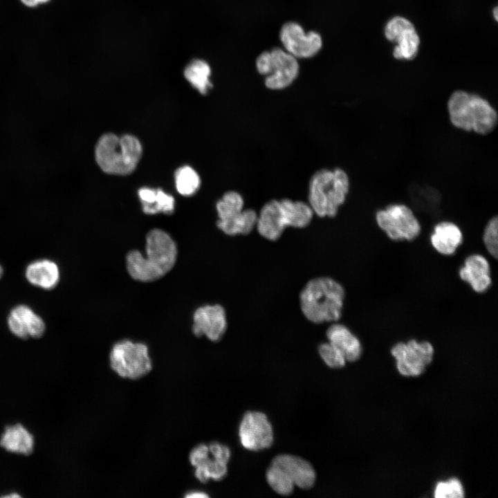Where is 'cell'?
Returning a JSON list of instances; mask_svg holds the SVG:
<instances>
[{"mask_svg":"<svg viewBox=\"0 0 498 498\" xmlns=\"http://www.w3.org/2000/svg\"><path fill=\"white\" fill-rule=\"evenodd\" d=\"M239 436L241 445L251 451L268 448L273 443L271 423L266 415L260 412H248L243 415Z\"/></svg>","mask_w":498,"mask_h":498,"instance_id":"30bf717a","label":"cell"},{"mask_svg":"<svg viewBox=\"0 0 498 498\" xmlns=\"http://www.w3.org/2000/svg\"><path fill=\"white\" fill-rule=\"evenodd\" d=\"M258 72L266 75L265 85L273 90L290 85L299 73V64L293 55L279 48L260 54L256 60Z\"/></svg>","mask_w":498,"mask_h":498,"instance_id":"52a82bcc","label":"cell"},{"mask_svg":"<svg viewBox=\"0 0 498 498\" xmlns=\"http://www.w3.org/2000/svg\"><path fill=\"white\" fill-rule=\"evenodd\" d=\"M319 353L326 365L333 369L343 367L347 360L342 353L329 342L321 344L318 348Z\"/></svg>","mask_w":498,"mask_h":498,"instance_id":"f546056e","label":"cell"},{"mask_svg":"<svg viewBox=\"0 0 498 498\" xmlns=\"http://www.w3.org/2000/svg\"><path fill=\"white\" fill-rule=\"evenodd\" d=\"M378 227L391 240L412 241L421 233V226L413 211L406 205L393 203L376 214Z\"/></svg>","mask_w":498,"mask_h":498,"instance_id":"ba28073f","label":"cell"},{"mask_svg":"<svg viewBox=\"0 0 498 498\" xmlns=\"http://www.w3.org/2000/svg\"><path fill=\"white\" fill-rule=\"evenodd\" d=\"M449 119L457 129L486 136L498 122L495 109L481 96L462 90L454 91L447 104Z\"/></svg>","mask_w":498,"mask_h":498,"instance_id":"7a4b0ae2","label":"cell"},{"mask_svg":"<svg viewBox=\"0 0 498 498\" xmlns=\"http://www.w3.org/2000/svg\"><path fill=\"white\" fill-rule=\"evenodd\" d=\"M210 75L209 64L199 59L192 60L184 70L185 79L202 95L207 94L208 90L212 87L210 80Z\"/></svg>","mask_w":498,"mask_h":498,"instance_id":"d4e9b609","label":"cell"},{"mask_svg":"<svg viewBox=\"0 0 498 498\" xmlns=\"http://www.w3.org/2000/svg\"><path fill=\"white\" fill-rule=\"evenodd\" d=\"M208 448L212 457L228 463L231 455L230 450L228 446L218 442H212L208 445Z\"/></svg>","mask_w":498,"mask_h":498,"instance_id":"836d02e7","label":"cell"},{"mask_svg":"<svg viewBox=\"0 0 498 498\" xmlns=\"http://www.w3.org/2000/svg\"><path fill=\"white\" fill-rule=\"evenodd\" d=\"M280 39L286 51L295 57L308 58L320 50V35L314 31L306 34L295 22H287L282 27Z\"/></svg>","mask_w":498,"mask_h":498,"instance_id":"7c38bea8","label":"cell"},{"mask_svg":"<svg viewBox=\"0 0 498 498\" xmlns=\"http://www.w3.org/2000/svg\"><path fill=\"white\" fill-rule=\"evenodd\" d=\"M257 212L252 209H243L232 219L223 222H216L217 227L225 234H248L256 227Z\"/></svg>","mask_w":498,"mask_h":498,"instance_id":"cb8c5ba5","label":"cell"},{"mask_svg":"<svg viewBox=\"0 0 498 498\" xmlns=\"http://www.w3.org/2000/svg\"><path fill=\"white\" fill-rule=\"evenodd\" d=\"M279 203L287 227L302 228L311 221L314 212L308 203L289 199H281Z\"/></svg>","mask_w":498,"mask_h":498,"instance_id":"603a6c76","label":"cell"},{"mask_svg":"<svg viewBox=\"0 0 498 498\" xmlns=\"http://www.w3.org/2000/svg\"><path fill=\"white\" fill-rule=\"evenodd\" d=\"M386 38L396 45L393 56L398 59H412L418 53L420 38L413 24L403 17H394L385 27Z\"/></svg>","mask_w":498,"mask_h":498,"instance_id":"8fae6325","label":"cell"},{"mask_svg":"<svg viewBox=\"0 0 498 498\" xmlns=\"http://www.w3.org/2000/svg\"><path fill=\"white\" fill-rule=\"evenodd\" d=\"M286 227L279 201L273 199L265 203L257 214L256 228L259 234L276 241Z\"/></svg>","mask_w":498,"mask_h":498,"instance_id":"e0dca14e","label":"cell"},{"mask_svg":"<svg viewBox=\"0 0 498 498\" xmlns=\"http://www.w3.org/2000/svg\"><path fill=\"white\" fill-rule=\"evenodd\" d=\"M434 497L436 498H462L464 497V490L460 481L452 478L447 481L437 483L434 490Z\"/></svg>","mask_w":498,"mask_h":498,"instance_id":"4dcf8cb0","label":"cell"},{"mask_svg":"<svg viewBox=\"0 0 498 498\" xmlns=\"http://www.w3.org/2000/svg\"><path fill=\"white\" fill-rule=\"evenodd\" d=\"M344 296L342 286L332 278H314L306 283L300 293L301 309L313 323L337 322L342 316Z\"/></svg>","mask_w":498,"mask_h":498,"instance_id":"3957f363","label":"cell"},{"mask_svg":"<svg viewBox=\"0 0 498 498\" xmlns=\"http://www.w3.org/2000/svg\"><path fill=\"white\" fill-rule=\"evenodd\" d=\"M243 199L239 192H225L216 204L219 217L217 221L223 222L232 219L243 210Z\"/></svg>","mask_w":498,"mask_h":498,"instance_id":"484cf974","label":"cell"},{"mask_svg":"<svg viewBox=\"0 0 498 498\" xmlns=\"http://www.w3.org/2000/svg\"><path fill=\"white\" fill-rule=\"evenodd\" d=\"M483 242L488 253L495 257L498 256V219L492 217L486 225L483 233Z\"/></svg>","mask_w":498,"mask_h":498,"instance_id":"f1b7e54d","label":"cell"},{"mask_svg":"<svg viewBox=\"0 0 498 498\" xmlns=\"http://www.w3.org/2000/svg\"><path fill=\"white\" fill-rule=\"evenodd\" d=\"M174 178L176 190L181 195H192L200 187V177L190 166L178 168L175 172Z\"/></svg>","mask_w":498,"mask_h":498,"instance_id":"4316f807","label":"cell"},{"mask_svg":"<svg viewBox=\"0 0 498 498\" xmlns=\"http://www.w3.org/2000/svg\"><path fill=\"white\" fill-rule=\"evenodd\" d=\"M459 275L478 293H485L492 284L490 264L479 254H472L465 258L459 268Z\"/></svg>","mask_w":498,"mask_h":498,"instance_id":"9a60e30c","label":"cell"},{"mask_svg":"<svg viewBox=\"0 0 498 498\" xmlns=\"http://www.w3.org/2000/svg\"><path fill=\"white\" fill-rule=\"evenodd\" d=\"M20 497L21 496L19 495H18L17 493H15V492H12L11 494L10 493L9 495H5L2 496V497H5V498H6V497Z\"/></svg>","mask_w":498,"mask_h":498,"instance_id":"8d00e7d4","label":"cell"},{"mask_svg":"<svg viewBox=\"0 0 498 498\" xmlns=\"http://www.w3.org/2000/svg\"><path fill=\"white\" fill-rule=\"evenodd\" d=\"M326 337L347 361L353 362L360 359L362 351L360 341L346 326L333 324L326 331Z\"/></svg>","mask_w":498,"mask_h":498,"instance_id":"d6986e66","label":"cell"},{"mask_svg":"<svg viewBox=\"0 0 498 498\" xmlns=\"http://www.w3.org/2000/svg\"><path fill=\"white\" fill-rule=\"evenodd\" d=\"M33 434L21 424L8 425L1 434L0 445L10 452L29 455L34 449Z\"/></svg>","mask_w":498,"mask_h":498,"instance_id":"44dd1931","label":"cell"},{"mask_svg":"<svg viewBox=\"0 0 498 498\" xmlns=\"http://www.w3.org/2000/svg\"><path fill=\"white\" fill-rule=\"evenodd\" d=\"M497 12H498V11H497V7H495V8H494V10H493V14H494V17H495V19L496 21H497V17H498Z\"/></svg>","mask_w":498,"mask_h":498,"instance_id":"74e56055","label":"cell"},{"mask_svg":"<svg viewBox=\"0 0 498 498\" xmlns=\"http://www.w3.org/2000/svg\"><path fill=\"white\" fill-rule=\"evenodd\" d=\"M111 368L120 377L136 380L147 375L152 369L149 348L142 342L121 340L110 351Z\"/></svg>","mask_w":498,"mask_h":498,"instance_id":"8992f818","label":"cell"},{"mask_svg":"<svg viewBox=\"0 0 498 498\" xmlns=\"http://www.w3.org/2000/svg\"><path fill=\"white\" fill-rule=\"evenodd\" d=\"M463 233L460 228L451 221H441L436 224L430 240L435 250L443 255H452L462 243Z\"/></svg>","mask_w":498,"mask_h":498,"instance_id":"ac0fdd59","label":"cell"},{"mask_svg":"<svg viewBox=\"0 0 498 498\" xmlns=\"http://www.w3.org/2000/svg\"><path fill=\"white\" fill-rule=\"evenodd\" d=\"M50 0H21V1L28 7H36L40 4L47 3Z\"/></svg>","mask_w":498,"mask_h":498,"instance_id":"d590c367","label":"cell"},{"mask_svg":"<svg viewBox=\"0 0 498 498\" xmlns=\"http://www.w3.org/2000/svg\"><path fill=\"white\" fill-rule=\"evenodd\" d=\"M395 358L399 373L405 376H418L422 374L433 359L434 348L427 341L410 340L398 342L391 349Z\"/></svg>","mask_w":498,"mask_h":498,"instance_id":"9c48e42d","label":"cell"},{"mask_svg":"<svg viewBox=\"0 0 498 498\" xmlns=\"http://www.w3.org/2000/svg\"><path fill=\"white\" fill-rule=\"evenodd\" d=\"M210 456L208 445L201 443L195 446L190 453L189 459L192 465L196 467Z\"/></svg>","mask_w":498,"mask_h":498,"instance_id":"d6a6232c","label":"cell"},{"mask_svg":"<svg viewBox=\"0 0 498 498\" xmlns=\"http://www.w3.org/2000/svg\"><path fill=\"white\" fill-rule=\"evenodd\" d=\"M266 478L270 487L281 495H289L294 490L295 484L291 479L277 466H270L266 471Z\"/></svg>","mask_w":498,"mask_h":498,"instance_id":"83f0119b","label":"cell"},{"mask_svg":"<svg viewBox=\"0 0 498 498\" xmlns=\"http://www.w3.org/2000/svg\"><path fill=\"white\" fill-rule=\"evenodd\" d=\"M177 256V246L173 238L161 229H152L146 236L145 255L137 250L127 254V270L134 280L154 282L172 269Z\"/></svg>","mask_w":498,"mask_h":498,"instance_id":"6da1fadb","label":"cell"},{"mask_svg":"<svg viewBox=\"0 0 498 498\" xmlns=\"http://www.w3.org/2000/svg\"><path fill=\"white\" fill-rule=\"evenodd\" d=\"M7 323L11 333L22 339L39 338L46 329L43 319L25 304L17 305L10 311Z\"/></svg>","mask_w":498,"mask_h":498,"instance_id":"5bb4252c","label":"cell"},{"mask_svg":"<svg viewBox=\"0 0 498 498\" xmlns=\"http://www.w3.org/2000/svg\"><path fill=\"white\" fill-rule=\"evenodd\" d=\"M349 178L340 168L321 169L311 176L308 186V204L318 216L333 217L349 193Z\"/></svg>","mask_w":498,"mask_h":498,"instance_id":"5b68a950","label":"cell"},{"mask_svg":"<svg viewBox=\"0 0 498 498\" xmlns=\"http://www.w3.org/2000/svg\"><path fill=\"white\" fill-rule=\"evenodd\" d=\"M142 154L139 140L132 135L118 136L112 133L102 135L95 147L97 164L105 173L127 175L139 163Z\"/></svg>","mask_w":498,"mask_h":498,"instance_id":"277c9868","label":"cell"},{"mask_svg":"<svg viewBox=\"0 0 498 498\" xmlns=\"http://www.w3.org/2000/svg\"><path fill=\"white\" fill-rule=\"evenodd\" d=\"M142 210L145 214H155L163 212L172 214L174 211V199L161 189L142 187L138 190Z\"/></svg>","mask_w":498,"mask_h":498,"instance_id":"7402d4cb","label":"cell"},{"mask_svg":"<svg viewBox=\"0 0 498 498\" xmlns=\"http://www.w3.org/2000/svg\"><path fill=\"white\" fill-rule=\"evenodd\" d=\"M25 276L32 285L50 290L59 283L60 273L55 262L44 259L29 264L26 268Z\"/></svg>","mask_w":498,"mask_h":498,"instance_id":"ffe728a7","label":"cell"},{"mask_svg":"<svg viewBox=\"0 0 498 498\" xmlns=\"http://www.w3.org/2000/svg\"><path fill=\"white\" fill-rule=\"evenodd\" d=\"M226 329V314L222 306L206 304L194 312L192 332L196 337L205 335L212 342H218Z\"/></svg>","mask_w":498,"mask_h":498,"instance_id":"4fadbf2b","label":"cell"},{"mask_svg":"<svg viewBox=\"0 0 498 498\" xmlns=\"http://www.w3.org/2000/svg\"><path fill=\"white\" fill-rule=\"evenodd\" d=\"M199 465H203L205 467L210 474V479L214 481H220L227 475V463L217 460L214 457L211 458L209 456L206 460H205V461Z\"/></svg>","mask_w":498,"mask_h":498,"instance_id":"1f68e13d","label":"cell"},{"mask_svg":"<svg viewBox=\"0 0 498 498\" xmlns=\"http://www.w3.org/2000/svg\"><path fill=\"white\" fill-rule=\"evenodd\" d=\"M271 465L284 470L295 486L302 489H310L315 484V470L305 459L291 454H279L273 459Z\"/></svg>","mask_w":498,"mask_h":498,"instance_id":"2e32d148","label":"cell"},{"mask_svg":"<svg viewBox=\"0 0 498 498\" xmlns=\"http://www.w3.org/2000/svg\"><path fill=\"white\" fill-rule=\"evenodd\" d=\"M186 498H204L208 497V495L202 491L193 490L186 493L185 495Z\"/></svg>","mask_w":498,"mask_h":498,"instance_id":"e575fe53","label":"cell"},{"mask_svg":"<svg viewBox=\"0 0 498 498\" xmlns=\"http://www.w3.org/2000/svg\"><path fill=\"white\" fill-rule=\"evenodd\" d=\"M3 268H2L1 266L0 265V279L1 278V277L3 275Z\"/></svg>","mask_w":498,"mask_h":498,"instance_id":"f35d334b","label":"cell"}]
</instances>
